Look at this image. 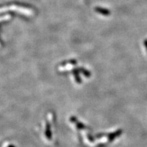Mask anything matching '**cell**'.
Masks as SVG:
<instances>
[{
  "label": "cell",
  "mask_w": 147,
  "mask_h": 147,
  "mask_svg": "<svg viewBox=\"0 0 147 147\" xmlns=\"http://www.w3.org/2000/svg\"><path fill=\"white\" fill-rule=\"evenodd\" d=\"M123 133V130L122 129H118L117 131H116L115 132H113V133H110L109 134H108V140L110 142H112L114 140H115L117 138H118Z\"/></svg>",
  "instance_id": "cell-1"
},
{
  "label": "cell",
  "mask_w": 147,
  "mask_h": 147,
  "mask_svg": "<svg viewBox=\"0 0 147 147\" xmlns=\"http://www.w3.org/2000/svg\"><path fill=\"white\" fill-rule=\"evenodd\" d=\"M95 12H97V13H100L102 15L104 16H108L110 14V11L107 8H102V7H96L95 8Z\"/></svg>",
  "instance_id": "cell-2"
},
{
  "label": "cell",
  "mask_w": 147,
  "mask_h": 147,
  "mask_svg": "<svg viewBox=\"0 0 147 147\" xmlns=\"http://www.w3.org/2000/svg\"><path fill=\"white\" fill-rule=\"evenodd\" d=\"M144 45L145 46V48H146V51H147V40H145L144 41Z\"/></svg>",
  "instance_id": "cell-3"
}]
</instances>
